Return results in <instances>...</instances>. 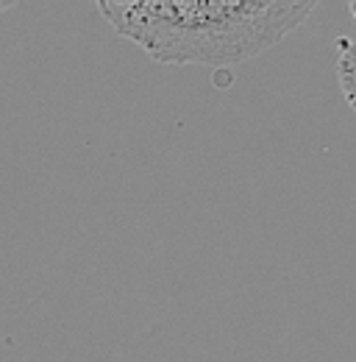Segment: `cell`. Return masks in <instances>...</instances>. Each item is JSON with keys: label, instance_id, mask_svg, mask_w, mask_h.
Wrapping results in <instances>:
<instances>
[{"label": "cell", "instance_id": "3", "mask_svg": "<svg viewBox=\"0 0 356 362\" xmlns=\"http://www.w3.org/2000/svg\"><path fill=\"white\" fill-rule=\"evenodd\" d=\"M348 11H351V17H354V23H356V0L351 3V6H348Z\"/></svg>", "mask_w": 356, "mask_h": 362}, {"label": "cell", "instance_id": "1", "mask_svg": "<svg viewBox=\"0 0 356 362\" xmlns=\"http://www.w3.org/2000/svg\"><path fill=\"white\" fill-rule=\"evenodd\" d=\"M100 17L162 64L231 67L290 37L312 0H100Z\"/></svg>", "mask_w": 356, "mask_h": 362}, {"label": "cell", "instance_id": "2", "mask_svg": "<svg viewBox=\"0 0 356 362\" xmlns=\"http://www.w3.org/2000/svg\"><path fill=\"white\" fill-rule=\"evenodd\" d=\"M337 81L345 103L356 112V42L337 37Z\"/></svg>", "mask_w": 356, "mask_h": 362}]
</instances>
